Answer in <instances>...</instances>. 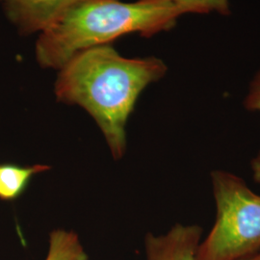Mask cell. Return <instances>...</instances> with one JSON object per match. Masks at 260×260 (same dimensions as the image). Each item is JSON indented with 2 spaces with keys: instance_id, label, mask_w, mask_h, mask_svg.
Segmentation results:
<instances>
[{
  "instance_id": "cell-1",
  "label": "cell",
  "mask_w": 260,
  "mask_h": 260,
  "mask_svg": "<svg viewBox=\"0 0 260 260\" xmlns=\"http://www.w3.org/2000/svg\"><path fill=\"white\" fill-rule=\"evenodd\" d=\"M166 73L158 58H124L110 44L103 45L77 53L60 70L56 98L93 117L118 160L125 153V126L140 94Z\"/></svg>"
},
{
  "instance_id": "cell-5",
  "label": "cell",
  "mask_w": 260,
  "mask_h": 260,
  "mask_svg": "<svg viewBox=\"0 0 260 260\" xmlns=\"http://www.w3.org/2000/svg\"><path fill=\"white\" fill-rule=\"evenodd\" d=\"M23 35L44 31L78 0H0Z\"/></svg>"
},
{
  "instance_id": "cell-8",
  "label": "cell",
  "mask_w": 260,
  "mask_h": 260,
  "mask_svg": "<svg viewBox=\"0 0 260 260\" xmlns=\"http://www.w3.org/2000/svg\"><path fill=\"white\" fill-rule=\"evenodd\" d=\"M177 9L184 14H210L229 16L231 14L229 0H173Z\"/></svg>"
},
{
  "instance_id": "cell-3",
  "label": "cell",
  "mask_w": 260,
  "mask_h": 260,
  "mask_svg": "<svg viewBox=\"0 0 260 260\" xmlns=\"http://www.w3.org/2000/svg\"><path fill=\"white\" fill-rule=\"evenodd\" d=\"M216 215L202 239L198 260H243L260 251V194L240 176L225 170L210 173Z\"/></svg>"
},
{
  "instance_id": "cell-11",
  "label": "cell",
  "mask_w": 260,
  "mask_h": 260,
  "mask_svg": "<svg viewBox=\"0 0 260 260\" xmlns=\"http://www.w3.org/2000/svg\"><path fill=\"white\" fill-rule=\"evenodd\" d=\"M243 260H260V251L258 252H256L255 254H253V255H251L250 257H248V258H245V259Z\"/></svg>"
},
{
  "instance_id": "cell-9",
  "label": "cell",
  "mask_w": 260,
  "mask_h": 260,
  "mask_svg": "<svg viewBox=\"0 0 260 260\" xmlns=\"http://www.w3.org/2000/svg\"><path fill=\"white\" fill-rule=\"evenodd\" d=\"M244 107L248 111L260 112V70L251 79L244 99Z\"/></svg>"
},
{
  "instance_id": "cell-4",
  "label": "cell",
  "mask_w": 260,
  "mask_h": 260,
  "mask_svg": "<svg viewBox=\"0 0 260 260\" xmlns=\"http://www.w3.org/2000/svg\"><path fill=\"white\" fill-rule=\"evenodd\" d=\"M203 235V228L197 223H176L162 235L148 233L145 238L147 260H198Z\"/></svg>"
},
{
  "instance_id": "cell-6",
  "label": "cell",
  "mask_w": 260,
  "mask_h": 260,
  "mask_svg": "<svg viewBox=\"0 0 260 260\" xmlns=\"http://www.w3.org/2000/svg\"><path fill=\"white\" fill-rule=\"evenodd\" d=\"M50 170L47 165L20 166L15 163L0 164V200L14 202L25 193L32 178Z\"/></svg>"
},
{
  "instance_id": "cell-2",
  "label": "cell",
  "mask_w": 260,
  "mask_h": 260,
  "mask_svg": "<svg viewBox=\"0 0 260 260\" xmlns=\"http://www.w3.org/2000/svg\"><path fill=\"white\" fill-rule=\"evenodd\" d=\"M179 16L173 0H78L42 32L36 44L38 63L60 71L77 53L125 34L149 38L170 30Z\"/></svg>"
},
{
  "instance_id": "cell-10",
  "label": "cell",
  "mask_w": 260,
  "mask_h": 260,
  "mask_svg": "<svg viewBox=\"0 0 260 260\" xmlns=\"http://www.w3.org/2000/svg\"><path fill=\"white\" fill-rule=\"evenodd\" d=\"M251 166V177L253 180L260 185V151L253 156L250 163Z\"/></svg>"
},
{
  "instance_id": "cell-7",
  "label": "cell",
  "mask_w": 260,
  "mask_h": 260,
  "mask_svg": "<svg viewBox=\"0 0 260 260\" xmlns=\"http://www.w3.org/2000/svg\"><path fill=\"white\" fill-rule=\"evenodd\" d=\"M79 237L74 232L56 230L49 234L46 260H88Z\"/></svg>"
}]
</instances>
